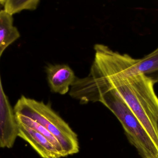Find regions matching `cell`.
<instances>
[{
	"mask_svg": "<svg viewBox=\"0 0 158 158\" xmlns=\"http://www.w3.org/2000/svg\"><path fill=\"white\" fill-rule=\"evenodd\" d=\"M98 77L125 101L158 148V97L154 90L155 83L142 74L111 80Z\"/></svg>",
	"mask_w": 158,
	"mask_h": 158,
	"instance_id": "1",
	"label": "cell"
},
{
	"mask_svg": "<svg viewBox=\"0 0 158 158\" xmlns=\"http://www.w3.org/2000/svg\"><path fill=\"white\" fill-rule=\"evenodd\" d=\"M117 118L126 136L142 158H158L157 147L140 121L125 101L107 85L99 90L95 97Z\"/></svg>",
	"mask_w": 158,
	"mask_h": 158,
	"instance_id": "2",
	"label": "cell"
},
{
	"mask_svg": "<svg viewBox=\"0 0 158 158\" xmlns=\"http://www.w3.org/2000/svg\"><path fill=\"white\" fill-rule=\"evenodd\" d=\"M16 115L28 117L49 131L60 143L66 156L78 153L77 135L56 112L50 104L22 96L14 109Z\"/></svg>",
	"mask_w": 158,
	"mask_h": 158,
	"instance_id": "3",
	"label": "cell"
},
{
	"mask_svg": "<svg viewBox=\"0 0 158 158\" xmlns=\"http://www.w3.org/2000/svg\"><path fill=\"white\" fill-rule=\"evenodd\" d=\"M17 137L15 115L4 92L0 77V148H12Z\"/></svg>",
	"mask_w": 158,
	"mask_h": 158,
	"instance_id": "4",
	"label": "cell"
},
{
	"mask_svg": "<svg viewBox=\"0 0 158 158\" xmlns=\"http://www.w3.org/2000/svg\"><path fill=\"white\" fill-rule=\"evenodd\" d=\"M45 71L51 92L63 95L69 92L77 78L73 70L67 64H49Z\"/></svg>",
	"mask_w": 158,
	"mask_h": 158,
	"instance_id": "5",
	"label": "cell"
},
{
	"mask_svg": "<svg viewBox=\"0 0 158 158\" xmlns=\"http://www.w3.org/2000/svg\"><path fill=\"white\" fill-rule=\"evenodd\" d=\"M18 124V137L28 143L42 158H60L62 155L52 144L37 131L20 123Z\"/></svg>",
	"mask_w": 158,
	"mask_h": 158,
	"instance_id": "6",
	"label": "cell"
},
{
	"mask_svg": "<svg viewBox=\"0 0 158 158\" xmlns=\"http://www.w3.org/2000/svg\"><path fill=\"white\" fill-rule=\"evenodd\" d=\"M128 71L130 74H142L155 84L158 83V47L143 58H133Z\"/></svg>",
	"mask_w": 158,
	"mask_h": 158,
	"instance_id": "7",
	"label": "cell"
},
{
	"mask_svg": "<svg viewBox=\"0 0 158 158\" xmlns=\"http://www.w3.org/2000/svg\"><path fill=\"white\" fill-rule=\"evenodd\" d=\"M20 37L18 29L14 26L12 16L4 10L0 11V57L9 45Z\"/></svg>",
	"mask_w": 158,
	"mask_h": 158,
	"instance_id": "8",
	"label": "cell"
},
{
	"mask_svg": "<svg viewBox=\"0 0 158 158\" xmlns=\"http://www.w3.org/2000/svg\"><path fill=\"white\" fill-rule=\"evenodd\" d=\"M15 115L16 120L17 123H20L25 126H27L43 135L53 145L56 147L57 151L62 155L63 157H66L60 143L49 131L47 130L44 127H43L35 121L33 120L28 117H25L22 115H16V114Z\"/></svg>",
	"mask_w": 158,
	"mask_h": 158,
	"instance_id": "9",
	"label": "cell"
},
{
	"mask_svg": "<svg viewBox=\"0 0 158 158\" xmlns=\"http://www.w3.org/2000/svg\"><path fill=\"white\" fill-rule=\"evenodd\" d=\"M40 0H3V10L10 15L24 10H34L40 4Z\"/></svg>",
	"mask_w": 158,
	"mask_h": 158,
	"instance_id": "10",
	"label": "cell"
},
{
	"mask_svg": "<svg viewBox=\"0 0 158 158\" xmlns=\"http://www.w3.org/2000/svg\"><path fill=\"white\" fill-rule=\"evenodd\" d=\"M3 0H0V4H2V2Z\"/></svg>",
	"mask_w": 158,
	"mask_h": 158,
	"instance_id": "11",
	"label": "cell"
},
{
	"mask_svg": "<svg viewBox=\"0 0 158 158\" xmlns=\"http://www.w3.org/2000/svg\"></svg>",
	"mask_w": 158,
	"mask_h": 158,
	"instance_id": "12",
	"label": "cell"
}]
</instances>
